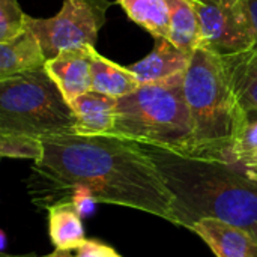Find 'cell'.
I'll use <instances>...</instances> for the list:
<instances>
[{"instance_id": "22", "label": "cell", "mask_w": 257, "mask_h": 257, "mask_svg": "<svg viewBox=\"0 0 257 257\" xmlns=\"http://www.w3.org/2000/svg\"><path fill=\"white\" fill-rule=\"evenodd\" d=\"M242 169H256L257 170V149L244 161Z\"/></svg>"}, {"instance_id": "11", "label": "cell", "mask_w": 257, "mask_h": 257, "mask_svg": "<svg viewBox=\"0 0 257 257\" xmlns=\"http://www.w3.org/2000/svg\"><path fill=\"white\" fill-rule=\"evenodd\" d=\"M190 59L191 54L176 48L167 39H161L151 54L131 65L130 69L140 84L158 83L185 74Z\"/></svg>"}, {"instance_id": "26", "label": "cell", "mask_w": 257, "mask_h": 257, "mask_svg": "<svg viewBox=\"0 0 257 257\" xmlns=\"http://www.w3.org/2000/svg\"><path fill=\"white\" fill-rule=\"evenodd\" d=\"M248 117H257V111H247Z\"/></svg>"}, {"instance_id": "7", "label": "cell", "mask_w": 257, "mask_h": 257, "mask_svg": "<svg viewBox=\"0 0 257 257\" xmlns=\"http://www.w3.org/2000/svg\"><path fill=\"white\" fill-rule=\"evenodd\" d=\"M199 18V47L232 57L254 47L245 0H191Z\"/></svg>"}, {"instance_id": "14", "label": "cell", "mask_w": 257, "mask_h": 257, "mask_svg": "<svg viewBox=\"0 0 257 257\" xmlns=\"http://www.w3.org/2000/svg\"><path fill=\"white\" fill-rule=\"evenodd\" d=\"M48 233L56 250L72 251L84 239L83 217L71 200L59 202L48 209Z\"/></svg>"}, {"instance_id": "1", "label": "cell", "mask_w": 257, "mask_h": 257, "mask_svg": "<svg viewBox=\"0 0 257 257\" xmlns=\"http://www.w3.org/2000/svg\"><path fill=\"white\" fill-rule=\"evenodd\" d=\"M26 188L39 209L87 191L96 203L133 208L176 224L173 199L142 143L116 136L62 134L41 139Z\"/></svg>"}, {"instance_id": "5", "label": "cell", "mask_w": 257, "mask_h": 257, "mask_svg": "<svg viewBox=\"0 0 257 257\" xmlns=\"http://www.w3.org/2000/svg\"><path fill=\"white\" fill-rule=\"evenodd\" d=\"M75 116L44 66L0 81V131L44 139L74 134Z\"/></svg>"}, {"instance_id": "12", "label": "cell", "mask_w": 257, "mask_h": 257, "mask_svg": "<svg viewBox=\"0 0 257 257\" xmlns=\"http://www.w3.org/2000/svg\"><path fill=\"white\" fill-rule=\"evenodd\" d=\"M44 62L41 47L29 30L11 41H0V81L41 68Z\"/></svg>"}, {"instance_id": "23", "label": "cell", "mask_w": 257, "mask_h": 257, "mask_svg": "<svg viewBox=\"0 0 257 257\" xmlns=\"http://www.w3.org/2000/svg\"><path fill=\"white\" fill-rule=\"evenodd\" d=\"M0 257H9V256H3L0 254ZM38 257H74L71 254V251H63V250H54L53 253L47 254V256H38Z\"/></svg>"}, {"instance_id": "28", "label": "cell", "mask_w": 257, "mask_h": 257, "mask_svg": "<svg viewBox=\"0 0 257 257\" xmlns=\"http://www.w3.org/2000/svg\"><path fill=\"white\" fill-rule=\"evenodd\" d=\"M0 158H2V155H0Z\"/></svg>"}, {"instance_id": "8", "label": "cell", "mask_w": 257, "mask_h": 257, "mask_svg": "<svg viewBox=\"0 0 257 257\" xmlns=\"http://www.w3.org/2000/svg\"><path fill=\"white\" fill-rule=\"evenodd\" d=\"M93 45L63 50L57 56L47 59L44 68L54 81L63 98L71 104L77 96L92 90L90 51Z\"/></svg>"}, {"instance_id": "21", "label": "cell", "mask_w": 257, "mask_h": 257, "mask_svg": "<svg viewBox=\"0 0 257 257\" xmlns=\"http://www.w3.org/2000/svg\"><path fill=\"white\" fill-rule=\"evenodd\" d=\"M245 5H247L248 18L253 27V33H254V47L250 51H257V0H245Z\"/></svg>"}, {"instance_id": "24", "label": "cell", "mask_w": 257, "mask_h": 257, "mask_svg": "<svg viewBox=\"0 0 257 257\" xmlns=\"http://www.w3.org/2000/svg\"><path fill=\"white\" fill-rule=\"evenodd\" d=\"M244 172H245V175L251 179V181H254L257 182V170L256 169H244Z\"/></svg>"}, {"instance_id": "9", "label": "cell", "mask_w": 257, "mask_h": 257, "mask_svg": "<svg viewBox=\"0 0 257 257\" xmlns=\"http://www.w3.org/2000/svg\"><path fill=\"white\" fill-rule=\"evenodd\" d=\"M217 257H257L256 238L244 227L215 218H202L190 227Z\"/></svg>"}, {"instance_id": "3", "label": "cell", "mask_w": 257, "mask_h": 257, "mask_svg": "<svg viewBox=\"0 0 257 257\" xmlns=\"http://www.w3.org/2000/svg\"><path fill=\"white\" fill-rule=\"evenodd\" d=\"M184 95L193 122L188 157L229 163V146L247 111L233 93L221 56L203 47L194 50L184 75Z\"/></svg>"}, {"instance_id": "15", "label": "cell", "mask_w": 257, "mask_h": 257, "mask_svg": "<svg viewBox=\"0 0 257 257\" xmlns=\"http://www.w3.org/2000/svg\"><path fill=\"white\" fill-rule=\"evenodd\" d=\"M221 59L241 108L257 111V51H245Z\"/></svg>"}, {"instance_id": "13", "label": "cell", "mask_w": 257, "mask_h": 257, "mask_svg": "<svg viewBox=\"0 0 257 257\" xmlns=\"http://www.w3.org/2000/svg\"><path fill=\"white\" fill-rule=\"evenodd\" d=\"M90 77L93 92L116 99L133 93L142 86L130 68H123L101 56L95 47L90 51Z\"/></svg>"}, {"instance_id": "18", "label": "cell", "mask_w": 257, "mask_h": 257, "mask_svg": "<svg viewBox=\"0 0 257 257\" xmlns=\"http://www.w3.org/2000/svg\"><path fill=\"white\" fill-rule=\"evenodd\" d=\"M0 155L6 158H23L38 161L42 157L41 139L0 131Z\"/></svg>"}, {"instance_id": "17", "label": "cell", "mask_w": 257, "mask_h": 257, "mask_svg": "<svg viewBox=\"0 0 257 257\" xmlns=\"http://www.w3.org/2000/svg\"><path fill=\"white\" fill-rule=\"evenodd\" d=\"M126 15L158 39L167 38L169 5L167 0H116Z\"/></svg>"}, {"instance_id": "20", "label": "cell", "mask_w": 257, "mask_h": 257, "mask_svg": "<svg viewBox=\"0 0 257 257\" xmlns=\"http://www.w3.org/2000/svg\"><path fill=\"white\" fill-rule=\"evenodd\" d=\"M74 257H122L113 247L96 241V239H84L77 248Z\"/></svg>"}, {"instance_id": "4", "label": "cell", "mask_w": 257, "mask_h": 257, "mask_svg": "<svg viewBox=\"0 0 257 257\" xmlns=\"http://www.w3.org/2000/svg\"><path fill=\"white\" fill-rule=\"evenodd\" d=\"M184 75L142 84L119 98L110 136L191 155L193 122L184 95Z\"/></svg>"}, {"instance_id": "2", "label": "cell", "mask_w": 257, "mask_h": 257, "mask_svg": "<svg viewBox=\"0 0 257 257\" xmlns=\"http://www.w3.org/2000/svg\"><path fill=\"white\" fill-rule=\"evenodd\" d=\"M173 199L176 226L215 218L257 229V182L233 164L188 157L142 143Z\"/></svg>"}, {"instance_id": "25", "label": "cell", "mask_w": 257, "mask_h": 257, "mask_svg": "<svg viewBox=\"0 0 257 257\" xmlns=\"http://www.w3.org/2000/svg\"><path fill=\"white\" fill-rule=\"evenodd\" d=\"M5 247H6V235L3 230H0V254H3Z\"/></svg>"}, {"instance_id": "19", "label": "cell", "mask_w": 257, "mask_h": 257, "mask_svg": "<svg viewBox=\"0 0 257 257\" xmlns=\"http://www.w3.org/2000/svg\"><path fill=\"white\" fill-rule=\"evenodd\" d=\"M26 14L17 0H0V41H11L26 30Z\"/></svg>"}, {"instance_id": "27", "label": "cell", "mask_w": 257, "mask_h": 257, "mask_svg": "<svg viewBox=\"0 0 257 257\" xmlns=\"http://www.w3.org/2000/svg\"><path fill=\"white\" fill-rule=\"evenodd\" d=\"M251 235H253V236L256 238V241H257V229H256V230H254V232H251Z\"/></svg>"}, {"instance_id": "10", "label": "cell", "mask_w": 257, "mask_h": 257, "mask_svg": "<svg viewBox=\"0 0 257 257\" xmlns=\"http://www.w3.org/2000/svg\"><path fill=\"white\" fill-rule=\"evenodd\" d=\"M75 116L74 134L110 136L116 120L117 99L93 90L77 96L71 104Z\"/></svg>"}, {"instance_id": "16", "label": "cell", "mask_w": 257, "mask_h": 257, "mask_svg": "<svg viewBox=\"0 0 257 257\" xmlns=\"http://www.w3.org/2000/svg\"><path fill=\"white\" fill-rule=\"evenodd\" d=\"M169 29L167 41L176 48L193 54L199 47L200 27L197 12L191 0H167Z\"/></svg>"}, {"instance_id": "6", "label": "cell", "mask_w": 257, "mask_h": 257, "mask_svg": "<svg viewBox=\"0 0 257 257\" xmlns=\"http://www.w3.org/2000/svg\"><path fill=\"white\" fill-rule=\"evenodd\" d=\"M102 23L101 0H63L60 11L51 18L24 17L26 30L36 38L45 60L63 50L95 47Z\"/></svg>"}]
</instances>
